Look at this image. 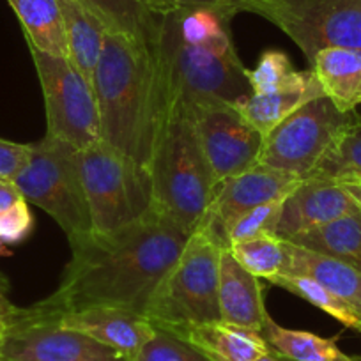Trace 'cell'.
<instances>
[{
	"label": "cell",
	"instance_id": "27",
	"mask_svg": "<svg viewBox=\"0 0 361 361\" xmlns=\"http://www.w3.org/2000/svg\"><path fill=\"white\" fill-rule=\"evenodd\" d=\"M235 260L260 280H271L286 269V241L276 235L246 239L228 246Z\"/></svg>",
	"mask_w": 361,
	"mask_h": 361
},
{
	"label": "cell",
	"instance_id": "36",
	"mask_svg": "<svg viewBox=\"0 0 361 361\" xmlns=\"http://www.w3.org/2000/svg\"><path fill=\"white\" fill-rule=\"evenodd\" d=\"M20 200H23V197L20 190L15 186V183L0 179V213H4L6 209L15 206Z\"/></svg>",
	"mask_w": 361,
	"mask_h": 361
},
{
	"label": "cell",
	"instance_id": "11",
	"mask_svg": "<svg viewBox=\"0 0 361 361\" xmlns=\"http://www.w3.org/2000/svg\"><path fill=\"white\" fill-rule=\"evenodd\" d=\"M0 354L6 361H130L112 347L64 328L39 303L15 312Z\"/></svg>",
	"mask_w": 361,
	"mask_h": 361
},
{
	"label": "cell",
	"instance_id": "17",
	"mask_svg": "<svg viewBox=\"0 0 361 361\" xmlns=\"http://www.w3.org/2000/svg\"><path fill=\"white\" fill-rule=\"evenodd\" d=\"M319 96H324L321 83L315 73L307 69L296 71V75L279 90L267 94H250L234 106L262 137H266L305 103Z\"/></svg>",
	"mask_w": 361,
	"mask_h": 361
},
{
	"label": "cell",
	"instance_id": "15",
	"mask_svg": "<svg viewBox=\"0 0 361 361\" xmlns=\"http://www.w3.org/2000/svg\"><path fill=\"white\" fill-rule=\"evenodd\" d=\"M54 315L64 328L98 340L128 360L137 356L156 333V326L144 314L128 308L87 307Z\"/></svg>",
	"mask_w": 361,
	"mask_h": 361
},
{
	"label": "cell",
	"instance_id": "8",
	"mask_svg": "<svg viewBox=\"0 0 361 361\" xmlns=\"http://www.w3.org/2000/svg\"><path fill=\"white\" fill-rule=\"evenodd\" d=\"M234 11L279 27L308 62L324 48H361V0H235Z\"/></svg>",
	"mask_w": 361,
	"mask_h": 361
},
{
	"label": "cell",
	"instance_id": "10",
	"mask_svg": "<svg viewBox=\"0 0 361 361\" xmlns=\"http://www.w3.org/2000/svg\"><path fill=\"white\" fill-rule=\"evenodd\" d=\"M43 90L47 135L73 145L76 151L102 140L94 87L68 57L29 47Z\"/></svg>",
	"mask_w": 361,
	"mask_h": 361
},
{
	"label": "cell",
	"instance_id": "19",
	"mask_svg": "<svg viewBox=\"0 0 361 361\" xmlns=\"http://www.w3.org/2000/svg\"><path fill=\"white\" fill-rule=\"evenodd\" d=\"M314 279L361 315V271L333 257L286 241V269Z\"/></svg>",
	"mask_w": 361,
	"mask_h": 361
},
{
	"label": "cell",
	"instance_id": "37",
	"mask_svg": "<svg viewBox=\"0 0 361 361\" xmlns=\"http://www.w3.org/2000/svg\"><path fill=\"white\" fill-rule=\"evenodd\" d=\"M345 186V190L349 192V195L356 200L357 207L361 209V183H342Z\"/></svg>",
	"mask_w": 361,
	"mask_h": 361
},
{
	"label": "cell",
	"instance_id": "39",
	"mask_svg": "<svg viewBox=\"0 0 361 361\" xmlns=\"http://www.w3.org/2000/svg\"><path fill=\"white\" fill-rule=\"evenodd\" d=\"M11 252H9V246L6 245L4 241H0V257H9Z\"/></svg>",
	"mask_w": 361,
	"mask_h": 361
},
{
	"label": "cell",
	"instance_id": "29",
	"mask_svg": "<svg viewBox=\"0 0 361 361\" xmlns=\"http://www.w3.org/2000/svg\"><path fill=\"white\" fill-rule=\"evenodd\" d=\"M294 75H296V69L293 68V62L287 57V54L280 50H264L255 68L246 69V78H248L252 94H267V92L279 90Z\"/></svg>",
	"mask_w": 361,
	"mask_h": 361
},
{
	"label": "cell",
	"instance_id": "16",
	"mask_svg": "<svg viewBox=\"0 0 361 361\" xmlns=\"http://www.w3.org/2000/svg\"><path fill=\"white\" fill-rule=\"evenodd\" d=\"M218 308L224 322L259 333H262L269 315L264 305L260 279L248 273L227 248L221 250L220 255Z\"/></svg>",
	"mask_w": 361,
	"mask_h": 361
},
{
	"label": "cell",
	"instance_id": "43",
	"mask_svg": "<svg viewBox=\"0 0 361 361\" xmlns=\"http://www.w3.org/2000/svg\"><path fill=\"white\" fill-rule=\"evenodd\" d=\"M360 333H361V329H360Z\"/></svg>",
	"mask_w": 361,
	"mask_h": 361
},
{
	"label": "cell",
	"instance_id": "3",
	"mask_svg": "<svg viewBox=\"0 0 361 361\" xmlns=\"http://www.w3.org/2000/svg\"><path fill=\"white\" fill-rule=\"evenodd\" d=\"M102 140L147 170L163 121L161 92L149 43L109 32L96 68Z\"/></svg>",
	"mask_w": 361,
	"mask_h": 361
},
{
	"label": "cell",
	"instance_id": "4",
	"mask_svg": "<svg viewBox=\"0 0 361 361\" xmlns=\"http://www.w3.org/2000/svg\"><path fill=\"white\" fill-rule=\"evenodd\" d=\"M147 173L152 209L192 234L202 221L216 186L188 106L176 105L163 116Z\"/></svg>",
	"mask_w": 361,
	"mask_h": 361
},
{
	"label": "cell",
	"instance_id": "22",
	"mask_svg": "<svg viewBox=\"0 0 361 361\" xmlns=\"http://www.w3.org/2000/svg\"><path fill=\"white\" fill-rule=\"evenodd\" d=\"M18 16L27 44L59 57H68L59 0H8Z\"/></svg>",
	"mask_w": 361,
	"mask_h": 361
},
{
	"label": "cell",
	"instance_id": "25",
	"mask_svg": "<svg viewBox=\"0 0 361 361\" xmlns=\"http://www.w3.org/2000/svg\"><path fill=\"white\" fill-rule=\"evenodd\" d=\"M94 13L109 32H121L149 43L154 34L158 15L151 11L147 0H76Z\"/></svg>",
	"mask_w": 361,
	"mask_h": 361
},
{
	"label": "cell",
	"instance_id": "40",
	"mask_svg": "<svg viewBox=\"0 0 361 361\" xmlns=\"http://www.w3.org/2000/svg\"><path fill=\"white\" fill-rule=\"evenodd\" d=\"M0 287H8L9 289V283H8V279H6L4 275H2V273H0Z\"/></svg>",
	"mask_w": 361,
	"mask_h": 361
},
{
	"label": "cell",
	"instance_id": "28",
	"mask_svg": "<svg viewBox=\"0 0 361 361\" xmlns=\"http://www.w3.org/2000/svg\"><path fill=\"white\" fill-rule=\"evenodd\" d=\"M310 177H324L338 183L361 179V121L336 138Z\"/></svg>",
	"mask_w": 361,
	"mask_h": 361
},
{
	"label": "cell",
	"instance_id": "35",
	"mask_svg": "<svg viewBox=\"0 0 361 361\" xmlns=\"http://www.w3.org/2000/svg\"><path fill=\"white\" fill-rule=\"evenodd\" d=\"M8 287H0V345H2V338L8 331L9 321L15 315V312L18 310V307H15L8 298Z\"/></svg>",
	"mask_w": 361,
	"mask_h": 361
},
{
	"label": "cell",
	"instance_id": "2",
	"mask_svg": "<svg viewBox=\"0 0 361 361\" xmlns=\"http://www.w3.org/2000/svg\"><path fill=\"white\" fill-rule=\"evenodd\" d=\"M232 18L213 9H180L158 15L149 41L163 116L172 106L204 102L235 105L252 94L246 68L235 51Z\"/></svg>",
	"mask_w": 361,
	"mask_h": 361
},
{
	"label": "cell",
	"instance_id": "44",
	"mask_svg": "<svg viewBox=\"0 0 361 361\" xmlns=\"http://www.w3.org/2000/svg\"><path fill=\"white\" fill-rule=\"evenodd\" d=\"M360 361H361V360H360Z\"/></svg>",
	"mask_w": 361,
	"mask_h": 361
},
{
	"label": "cell",
	"instance_id": "14",
	"mask_svg": "<svg viewBox=\"0 0 361 361\" xmlns=\"http://www.w3.org/2000/svg\"><path fill=\"white\" fill-rule=\"evenodd\" d=\"M360 211L356 200L338 180L307 177L283 199L275 235L290 241L303 232Z\"/></svg>",
	"mask_w": 361,
	"mask_h": 361
},
{
	"label": "cell",
	"instance_id": "18",
	"mask_svg": "<svg viewBox=\"0 0 361 361\" xmlns=\"http://www.w3.org/2000/svg\"><path fill=\"white\" fill-rule=\"evenodd\" d=\"M209 361H255L271 353L262 333L224 321L204 322L180 331Z\"/></svg>",
	"mask_w": 361,
	"mask_h": 361
},
{
	"label": "cell",
	"instance_id": "6",
	"mask_svg": "<svg viewBox=\"0 0 361 361\" xmlns=\"http://www.w3.org/2000/svg\"><path fill=\"white\" fill-rule=\"evenodd\" d=\"M23 199L50 214L62 228L69 246L92 238V218L80 172L78 151L44 135L30 144L25 166L13 179Z\"/></svg>",
	"mask_w": 361,
	"mask_h": 361
},
{
	"label": "cell",
	"instance_id": "42",
	"mask_svg": "<svg viewBox=\"0 0 361 361\" xmlns=\"http://www.w3.org/2000/svg\"><path fill=\"white\" fill-rule=\"evenodd\" d=\"M354 183H361V179H357V180H354Z\"/></svg>",
	"mask_w": 361,
	"mask_h": 361
},
{
	"label": "cell",
	"instance_id": "30",
	"mask_svg": "<svg viewBox=\"0 0 361 361\" xmlns=\"http://www.w3.org/2000/svg\"><path fill=\"white\" fill-rule=\"evenodd\" d=\"M283 199L260 204V206L243 213L231 225V228H228L227 248L231 245H234V243L246 241V239L262 238V235H275V227L276 221H279Z\"/></svg>",
	"mask_w": 361,
	"mask_h": 361
},
{
	"label": "cell",
	"instance_id": "9",
	"mask_svg": "<svg viewBox=\"0 0 361 361\" xmlns=\"http://www.w3.org/2000/svg\"><path fill=\"white\" fill-rule=\"evenodd\" d=\"M356 123V110L340 112L326 96H319L264 137L257 163L307 179L336 138Z\"/></svg>",
	"mask_w": 361,
	"mask_h": 361
},
{
	"label": "cell",
	"instance_id": "24",
	"mask_svg": "<svg viewBox=\"0 0 361 361\" xmlns=\"http://www.w3.org/2000/svg\"><path fill=\"white\" fill-rule=\"evenodd\" d=\"M262 336L275 354L287 361H360L347 356L333 338H324L315 333L289 329L280 326L267 315Z\"/></svg>",
	"mask_w": 361,
	"mask_h": 361
},
{
	"label": "cell",
	"instance_id": "41",
	"mask_svg": "<svg viewBox=\"0 0 361 361\" xmlns=\"http://www.w3.org/2000/svg\"><path fill=\"white\" fill-rule=\"evenodd\" d=\"M0 361H6V360H4V357H2V354H0Z\"/></svg>",
	"mask_w": 361,
	"mask_h": 361
},
{
	"label": "cell",
	"instance_id": "7",
	"mask_svg": "<svg viewBox=\"0 0 361 361\" xmlns=\"http://www.w3.org/2000/svg\"><path fill=\"white\" fill-rule=\"evenodd\" d=\"M94 234H112L152 209L149 173L140 163L99 140L78 151Z\"/></svg>",
	"mask_w": 361,
	"mask_h": 361
},
{
	"label": "cell",
	"instance_id": "26",
	"mask_svg": "<svg viewBox=\"0 0 361 361\" xmlns=\"http://www.w3.org/2000/svg\"><path fill=\"white\" fill-rule=\"evenodd\" d=\"M269 282L280 289H286L287 293L294 294V296L301 298V300L308 301L319 310L326 312L345 328L356 329V331L361 329V315L353 307H349L345 301L336 298L335 294L329 293L326 287H322L310 276L296 275V273H280Z\"/></svg>",
	"mask_w": 361,
	"mask_h": 361
},
{
	"label": "cell",
	"instance_id": "5",
	"mask_svg": "<svg viewBox=\"0 0 361 361\" xmlns=\"http://www.w3.org/2000/svg\"><path fill=\"white\" fill-rule=\"evenodd\" d=\"M225 246L206 227L190 234L173 266L156 287L144 315L176 335L204 322L221 321L218 308L220 255Z\"/></svg>",
	"mask_w": 361,
	"mask_h": 361
},
{
	"label": "cell",
	"instance_id": "33",
	"mask_svg": "<svg viewBox=\"0 0 361 361\" xmlns=\"http://www.w3.org/2000/svg\"><path fill=\"white\" fill-rule=\"evenodd\" d=\"M234 2L235 0H147L154 15H166L180 9H213L228 18L235 16Z\"/></svg>",
	"mask_w": 361,
	"mask_h": 361
},
{
	"label": "cell",
	"instance_id": "31",
	"mask_svg": "<svg viewBox=\"0 0 361 361\" xmlns=\"http://www.w3.org/2000/svg\"><path fill=\"white\" fill-rule=\"evenodd\" d=\"M130 361H209L192 343L176 333L156 328L154 336Z\"/></svg>",
	"mask_w": 361,
	"mask_h": 361
},
{
	"label": "cell",
	"instance_id": "12",
	"mask_svg": "<svg viewBox=\"0 0 361 361\" xmlns=\"http://www.w3.org/2000/svg\"><path fill=\"white\" fill-rule=\"evenodd\" d=\"M188 109L214 186L257 165L264 137L234 105L204 102Z\"/></svg>",
	"mask_w": 361,
	"mask_h": 361
},
{
	"label": "cell",
	"instance_id": "32",
	"mask_svg": "<svg viewBox=\"0 0 361 361\" xmlns=\"http://www.w3.org/2000/svg\"><path fill=\"white\" fill-rule=\"evenodd\" d=\"M34 228V214L25 199L0 213V241L18 245L25 241Z\"/></svg>",
	"mask_w": 361,
	"mask_h": 361
},
{
	"label": "cell",
	"instance_id": "38",
	"mask_svg": "<svg viewBox=\"0 0 361 361\" xmlns=\"http://www.w3.org/2000/svg\"><path fill=\"white\" fill-rule=\"evenodd\" d=\"M255 361H287V360H283V357H280L279 354H275L273 350H271L269 354H266V356L259 357V360H255Z\"/></svg>",
	"mask_w": 361,
	"mask_h": 361
},
{
	"label": "cell",
	"instance_id": "21",
	"mask_svg": "<svg viewBox=\"0 0 361 361\" xmlns=\"http://www.w3.org/2000/svg\"><path fill=\"white\" fill-rule=\"evenodd\" d=\"M66 48L71 64L92 83L109 29L92 11L76 0H59Z\"/></svg>",
	"mask_w": 361,
	"mask_h": 361
},
{
	"label": "cell",
	"instance_id": "34",
	"mask_svg": "<svg viewBox=\"0 0 361 361\" xmlns=\"http://www.w3.org/2000/svg\"><path fill=\"white\" fill-rule=\"evenodd\" d=\"M30 156V144L0 138V179L13 180L16 173L25 166Z\"/></svg>",
	"mask_w": 361,
	"mask_h": 361
},
{
	"label": "cell",
	"instance_id": "23",
	"mask_svg": "<svg viewBox=\"0 0 361 361\" xmlns=\"http://www.w3.org/2000/svg\"><path fill=\"white\" fill-rule=\"evenodd\" d=\"M287 243L333 257L361 271V209L303 232Z\"/></svg>",
	"mask_w": 361,
	"mask_h": 361
},
{
	"label": "cell",
	"instance_id": "1",
	"mask_svg": "<svg viewBox=\"0 0 361 361\" xmlns=\"http://www.w3.org/2000/svg\"><path fill=\"white\" fill-rule=\"evenodd\" d=\"M188 238L154 209L112 234H92L73 246L61 283L39 305L51 314L87 307H119L144 314Z\"/></svg>",
	"mask_w": 361,
	"mask_h": 361
},
{
	"label": "cell",
	"instance_id": "13",
	"mask_svg": "<svg viewBox=\"0 0 361 361\" xmlns=\"http://www.w3.org/2000/svg\"><path fill=\"white\" fill-rule=\"evenodd\" d=\"M301 177L257 163L252 169L225 179L214 188L213 199L199 227H206L227 248L231 225L246 211L260 204L289 195L301 183Z\"/></svg>",
	"mask_w": 361,
	"mask_h": 361
},
{
	"label": "cell",
	"instance_id": "20",
	"mask_svg": "<svg viewBox=\"0 0 361 361\" xmlns=\"http://www.w3.org/2000/svg\"><path fill=\"white\" fill-rule=\"evenodd\" d=\"M310 64L324 96L340 112L361 105V48H324Z\"/></svg>",
	"mask_w": 361,
	"mask_h": 361
}]
</instances>
